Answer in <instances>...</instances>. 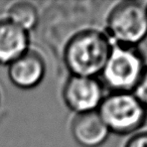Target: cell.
<instances>
[{
    "label": "cell",
    "mask_w": 147,
    "mask_h": 147,
    "mask_svg": "<svg viewBox=\"0 0 147 147\" xmlns=\"http://www.w3.org/2000/svg\"><path fill=\"white\" fill-rule=\"evenodd\" d=\"M114 43L106 32L96 28L84 29L67 42L63 59L71 76L96 78L101 75Z\"/></svg>",
    "instance_id": "cell-1"
},
{
    "label": "cell",
    "mask_w": 147,
    "mask_h": 147,
    "mask_svg": "<svg viewBox=\"0 0 147 147\" xmlns=\"http://www.w3.org/2000/svg\"><path fill=\"white\" fill-rule=\"evenodd\" d=\"M110 133L131 136L147 122V109L133 92H110L98 110Z\"/></svg>",
    "instance_id": "cell-2"
},
{
    "label": "cell",
    "mask_w": 147,
    "mask_h": 147,
    "mask_svg": "<svg viewBox=\"0 0 147 147\" xmlns=\"http://www.w3.org/2000/svg\"><path fill=\"white\" fill-rule=\"evenodd\" d=\"M107 34L117 45L138 47L147 38V2L121 1L110 10Z\"/></svg>",
    "instance_id": "cell-3"
},
{
    "label": "cell",
    "mask_w": 147,
    "mask_h": 147,
    "mask_svg": "<svg viewBox=\"0 0 147 147\" xmlns=\"http://www.w3.org/2000/svg\"><path fill=\"white\" fill-rule=\"evenodd\" d=\"M147 63L139 47L113 45L102 76L111 92H134Z\"/></svg>",
    "instance_id": "cell-4"
},
{
    "label": "cell",
    "mask_w": 147,
    "mask_h": 147,
    "mask_svg": "<svg viewBox=\"0 0 147 147\" xmlns=\"http://www.w3.org/2000/svg\"><path fill=\"white\" fill-rule=\"evenodd\" d=\"M63 100L77 114L97 111L105 98L104 85L97 78L71 76L63 88Z\"/></svg>",
    "instance_id": "cell-5"
},
{
    "label": "cell",
    "mask_w": 147,
    "mask_h": 147,
    "mask_svg": "<svg viewBox=\"0 0 147 147\" xmlns=\"http://www.w3.org/2000/svg\"><path fill=\"white\" fill-rule=\"evenodd\" d=\"M8 67L10 81L16 87L25 90L40 84L45 75V63L42 57L29 49Z\"/></svg>",
    "instance_id": "cell-6"
},
{
    "label": "cell",
    "mask_w": 147,
    "mask_h": 147,
    "mask_svg": "<svg viewBox=\"0 0 147 147\" xmlns=\"http://www.w3.org/2000/svg\"><path fill=\"white\" fill-rule=\"evenodd\" d=\"M71 134L83 147H99L108 139L110 131L98 111L77 114L71 122Z\"/></svg>",
    "instance_id": "cell-7"
},
{
    "label": "cell",
    "mask_w": 147,
    "mask_h": 147,
    "mask_svg": "<svg viewBox=\"0 0 147 147\" xmlns=\"http://www.w3.org/2000/svg\"><path fill=\"white\" fill-rule=\"evenodd\" d=\"M28 31L12 21L0 20V65H10L28 51Z\"/></svg>",
    "instance_id": "cell-8"
},
{
    "label": "cell",
    "mask_w": 147,
    "mask_h": 147,
    "mask_svg": "<svg viewBox=\"0 0 147 147\" xmlns=\"http://www.w3.org/2000/svg\"><path fill=\"white\" fill-rule=\"evenodd\" d=\"M8 20L12 21L24 30L29 31L36 26L38 22V11L30 2H16L8 9Z\"/></svg>",
    "instance_id": "cell-9"
},
{
    "label": "cell",
    "mask_w": 147,
    "mask_h": 147,
    "mask_svg": "<svg viewBox=\"0 0 147 147\" xmlns=\"http://www.w3.org/2000/svg\"><path fill=\"white\" fill-rule=\"evenodd\" d=\"M133 93L147 109V65Z\"/></svg>",
    "instance_id": "cell-10"
},
{
    "label": "cell",
    "mask_w": 147,
    "mask_h": 147,
    "mask_svg": "<svg viewBox=\"0 0 147 147\" xmlns=\"http://www.w3.org/2000/svg\"><path fill=\"white\" fill-rule=\"evenodd\" d=\"M124 147H147V129L131 135Z\"/></svg>",
    "instance_id": "cell-11"
}]
</instances>
